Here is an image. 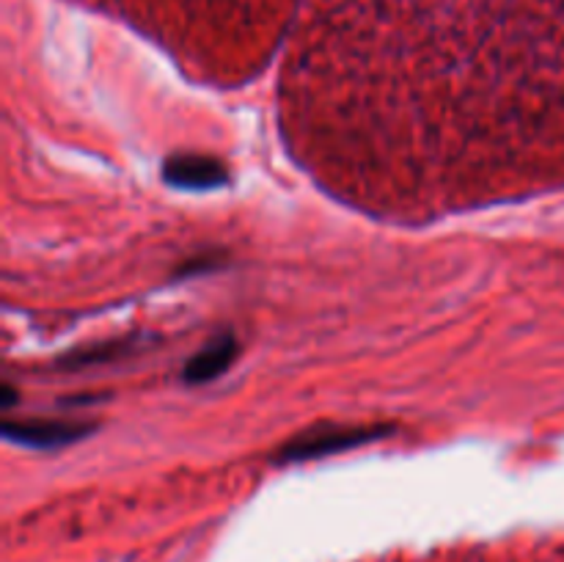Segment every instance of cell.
I'll return each mask as SVG.
<instances>
[{"label":"cell","mask_w":564,"mask_h":562,"mask_svg":"<svg viewBox=\"0 0 564 562\" xmlns=\"http://www.w3.org/2000/svg\"><path fill=\"white\" fill-rule=\"evenodd\" d=\"M378 430L372 428H330L323 430V433H312L297 439L290 450H284V455L290 461H303V457H317V455H328V452H339L347 450V446H358L364 441H369Z\"/></svg>","instance_id":"6da1fadb"},{"label":"cell","mask_w":564,"mask_h":562,"mask_svg":"<svg viewBox=\"0 0 564 562\" xmlns=\"http://www.w3.org/2000/svg\"><path fill=\"white\" fill-rule=\"evenodd\" d=\"M165 180L174 187L187 191H207L226 180L224 165L209 158H174L165 165Z\"/></svg>","instance_id":"7a4b0ae2"},{"label":"cell","mask_w":564,"mask_h":562,"mask_svg":"<svg viewBox=\"0 0 564 562\" xmlns=\"http://www.w3.org/2000/svg\"><path fill=\"white\" fill-rule=\"evenodd\" d=\"M86 433V424H72V422H9L6 424V435L20 444L31 446H55L66 444V441L80 439Z\"/></svg>","instance_id":"3957f363"},{"label":"cell","mask_w":564,"mask_h":562,"mask_svg":"<svg viewBox=\"0 0 564 562\" xmlns=\"http://www.w3.org/2000/svg\"><path fill=\"white\" fill-rule=\"evenodd\" d=\"M235 353H237V342L231 339V336H218V339L209 342L204 350H198L196 356L187 361L185 378L191 380V383H204V380L215 378V375H220L226 367H229Z\"/></svg>","instance_id":"277c9868"}]
</instances>
